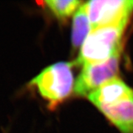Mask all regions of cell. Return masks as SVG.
I'll return each instance as SVG.
<instances>
[{
  "instance_id": "6da1fadb",
  "label": "cell",
  "mask_w": 133,
  "mask_h": 133,
  "mask_svg": "<svg viewBox=\"0 0 133 133\" xmlns=\"http://www.w3.org/2000/svg\"><path fill=\"white\" fill-rule=\"evenodd\" d=\"M128 21L92 30L81 45L77 63L96 64L109 59L121 51V39Z\"/></svg>"
},
{
  "instance_id": "7a4b0ae2",
  "label": "cell",
  "mask_w": 133,
  "mask_h": 133,
  "mask_svg": "<svg viewBox=\"0 0 133 133\" xmlns=\"http://www.w3.org/2000/svg\"><path fill=\"white\" fill-rule=\"evenodd\" d=\"M72 63L58 62L47 66L35 76L30 85L36 88L39 95L55 107L70 95L74 89Z\"/></svg>"
},
{
  "instance_id": "3957f363",
  "label": "cell",
  "mask_w": 133,
  "mask_h": 133,
  "mask_svg": "<svg viewBox=\"0 0 133 133\" xmlns=\"http://www.w3.org/2000/svg\"><path fill=\"white\" fill-rule=\"evenodd\" d=\"M120 53L121 51L105 62L84 65L74 85L76 94L88 96L105 83L115 78L118 72Z\"/></svg>"
},
{
  "instance_id": "277c9868",
  "label": "cell",
  "mask_w": 133,
  "mask_h": 133,
  "mask_svg": "<svg viewBox=\"0 0 133 133\" xmlns=\"http://www.w3.org/2000/svg\"><path fill=\"white\" fill-rule=\"evenodd\" d=\"M92 29L128 21L133 0H93L84 4Z\"/></svg>"
},
{
  "instance_id": "5b68a950",
  "label": "cell",
  "mask_w": 133,
  "mask_h": 133,
  "mask_svg": "<svg viewBox=\"0 0 133 133\" xmlns=\"http://www.w3.org/2000/svg\"><path fill=\"white\" fill-rule=\"evenodd\" d=\"M133 95V90L118 78L100 87L88 95V98L98 109L115 104Z\"/></svg>"
},
{
  "instance_id": "8992f818",
  "label": "cell",
  "mask_w": 133,
  "mask_h": 133,
  "mask_svg": "<svg viewBox=\"0 0 133 133\" xmlns=\"http://www.w3.org/2000/svg\"><path fill=\"white\" fill-rule=\"evenodd\" d=\"M123 133H133V95L99 109Z\"/></svg>"
},
{
  "instance_id": "52a82bcc",
  "label": "cell",
  "mask_w": 133,
  "mask_h": 133,
  "mask_svg": "<svg viewBox=\"0 0 133 133\" xmlns=\"http://www.w3.org/2000/svg\"><path fill=\"white\" fill-rule=\"evenodd\" d=\"M92 30L85 5H82L77 10L73 16L72 27V43L73 47L79 48L82 45Z\"/></svg>"
},
{
  "instance_id": "ba28073f",
  "label": "cell",
  "mask_w": 133,
  "mask_h": 133,
  "mask_svg": "<svg viewBox=\"0 0 133 133\" xmlns=\"http://www.w3.org/2000/svg\"><path fill=\"white\" fill-rule=\"evenodd\" d=\"M48 9L58 19H65L76 13L81 6L78 0H48L44 2Z\"/></svg>"
}]
</instances>
